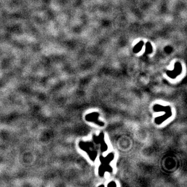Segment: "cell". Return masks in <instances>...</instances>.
Masks as SVG:
<instances>
[{
    "instance_id": "6da1fadb",
    "label": "cell",
    "mask_w": 187,
    "mask_h": 187,
    "mask_svg": "<svg viewBox=\"0 0 187 187\" xmlns=\"http://www.w3.org/2000/svg\"><path fill=\"white\" fill-rule=\"evenodd\" d=\"M142 44H143L142 42H140V43H139L138 45H137V46L135 48V52H138L140 51L141 48H142Z\"/></svg>"
},
{
    "instance_id": "7a4b0ae2",
    "label": "cell",
    "mask_w": 187,
    "mask_h": 187,
    "mask_svg": "<svg viewBox=\"0 0 187 187\" xmlns=\"http://www.w3.org/2000/svg\"><path fill=\"white\" fill-rule=\"evenodd\" d=\"M152 51V47L149 43H148L147 45V53H151Z\"/></svg>"
}]
</instances>
